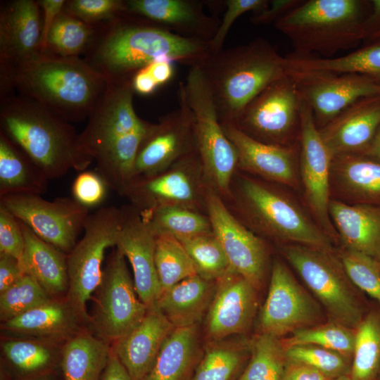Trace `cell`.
Instances as JSON below:
<instances>
[{
	"label": "cell",
	"mask_w": 380,
	"mask_h": 380,
	"mask_svg": "<svg viewBox=\"0 0 380 380\" xmlns=\"http://www.w3.org/2000/svg\"><path fill=\"white\" fill-rule=\"evenodd\" d=\"M210 53L208 42L182 37L127 10L98 25L82 58L107 80H132L154 61L201 67Z\"/></svg>",
	"instance_id": "cell-1"
},
{
	"label": "cell",
	"mask_w": 380,
	"mask_h": 380,
	"mask_svg": "<svg viewBox=\"0 0 380 380\" xmlns=\"http://www.w3.org/2000/svg\"><path fill=\"white\" fill-rule=\"evenodd\" d=\"M107 84L78 57L40 52L17 65L0 66V98L15 89L70 123L88 118Z\"/></svg>",
	"instance_id": "cell-2"
},
{
	"label": "cell",
	"mask_w": 380,
	"mask_h": 380,
	"mask_svg": "<svg viewBox=\"0 0 380 380\" xmlns=\"http://www.w3.org/2000/svg\"><path fill=\"white\" fill-rule=\"evenodd\" d=\"M132 80H109L79 134L84 153L108 188L125 196L134 177L139 146L154 124L140 118L133 105Z\"/></svg>",
	"instance_id": "cell-3"
},
{
	"label": "cell",
	"mask_w": 380,
	"mask_h": 380,
	"mask_svg": "<svg viewBox=\"0 0 380 380\" xmlns=\"http://www.w3.org/2000/svg\"><path fill=\"white\" fill-rule=\"evenodd\" d=\"M0 131L49 180L84 171L93 161L70 122L19 94L0 98Z\"/></svg>",
	"instance_id": "cell-4"
},
{
	"label": "cell",
	"mask_w": 380,
	"mask_h": 380,
	"mask_svg": "<svg viewBox=\"0 0 380 380\" xmlns=\"http://www.w3.org/2000/svg\"><path fill=\"white\" fill-rule=\"evenodd\" d=\"M286 56L266 39L210 53L201 68L222 125L233 124L262 90L286 73Z\"/></svg>",
	"instance_id": "cell-5"
},
{
	"label": "cell",
	"mask_w": 380,
	"mask_h": 380,
	"mask_svg": "<svg viewBox=\"0 0 380 380\" xmlns=\"http://www.w3.org/2000/svg\"><path fill=\"white\" fill-rule=\"evenodd\" d=\"M223 200L234 215L254 233L332 250L331 238L318 224L291 198L266 182L236 171Z\"/></svg>",
	"instance_id": "cell-6"
},
{
	"label": "cell",
	"mask_w": 380,
	"mask_h": 380,
	"mask_svg": "<svg viewBox=\"0 0 380 380\" xmlns=\"http://www.w3.org/2000/svg\"><path fill=\"white\" fill-rule=\"evenodd\" d=\"M370 5L365 0H303L274 26L291 41V54L329 58L362 42V24Z\"/></svg>",
	"instance_id": "cell-7"
},
{
	"label": "cell",
	"mask_w": 380,
	"mask_h": 380,
	"mask_svg": "<svg viewBox=\"0 0 380 380\" xmlns=\"http://www.w3.org/2000/svg\"><path fill=\"white\" fill-rule=\"evenodd\" d=\"M281 251L331 322L355 329L368 311L332 250L289 243L283 246Z\"/></svg>",
	"instance_id": "cell-8"
},
{
	"label": "cell",
	"mask_w": 380,
	"mask_h": 380,
	"mask_svg": "<svg viewBox=\"0 0 380 380\" xmlns=\"http://www.w3.org/2000/svg\"><path fill=\"white\" fill-rule=\"evenodd\" d=\"M183 88L192 114L196 150L205 177L210 186L224 199L237 171V151L220 122L209 84L201 68H189Z\"/></svg>",
	"instance_id": "cell-9"
},
{
	"label": "cell",
	"mask_w": 380,
	"mask_h": 380,
	"mask_svg": "<svg viewBox=\"0 0 380 380\" xmlns=\"http://www.w3.org/2000/svg\"><path fill=\"white\" fill-rule=\"evenodd\" d=\"M120 208L101 207L87 217L82 239L68 254V291L65 298L81 322H89L87 303L99 287L106 250L116 246Z\"/></svg>",
	"instance_id": "cell-10"
},
{
	"label": "cell",
	"mask_w": 380,
	"mask_h": 380,
	"mask_svg": "<svg viewBox=\"0 0 380 380\" xmlns=\"http://www.w3.org/2000/svg\"><path fill=\"white\" fill-rule=\"evenodd\" d=\"M300 106L296 84L286 73L257 95L232 125L262 143L296 146L299 144Z\"/></svg>",
	"instance_id": "cell-11"
},
{
	"label": "cell",
	"mask_w": 380,
	"mask_h": 380,
	"mask_svg": "<svg viewBox=\"0 0 380 380\" xmlns=\"http://www.w3.org/2000/svg\"><path fill=\"white\" fill-rule=\"evenodd\" d=\"M210 186L196 151L161 172L134 179L125 196L140 213L172 206L206 214L205 198Z\"/></svg>",
	"instance_id": "cell-12"
},
{
	"label": "cell",
	"mask_w": 380,
	"mask_h": 380,
	"mask_svg": "<svg viewBox=\"0 0 380 380\" xmlns=\"http://www.w3.org/2000/svg\"><path fill=\"white\" fill-rule=\"evenodd\" d=\"M0 204L37 236L68 254L84 231L89 208L68 197L53 201L32 194L0 196Z\"/></svg>",
	"instance_id": "cell-13"
},
{
	"label": "cell",
	"mask_w": 380,
	"mask_h": 380,
	"mask_svg": "<svg viewBox=\"0 0 380 380\" xmlns=\"http://www.w3.org/2000/svg\"><path fill=\"white\" fill-rule=\"evenodd\" d=\"M93 320L103 340L115 341L135 327L148 307L139 298L125 255L115 247L103 269Z\"/></svg>",
	"instance_id": "cell-14"
},
{
	"label": "cell",
	"mask_w": 380,
	"mask_h": 380,
	"mask_svg": "<svg viewBox=\"0 0 380 380\" xmlns=\"http://www.w3.org/2000/svg\"><path fill=\"white\" fill-rule=\"evenodd\" d=\"M318 129L355 101L380 94V80L363 75L286 67Z\"/></svg>",
	"instance_id": "cell-15"
},
{
	"label": "cell",
	"mask_w": 380,
	"mask_h": 380,
	"mask_svg": "<svg viewBox=\"0 0 380 380\" xmlns=\"http://www.w3.org/2000/svg\"><path fill=\"white\" fill-rule=\"evenodd\" d=\"M205 213L230 268L257 289H260L265 277L268 259L262 239L234 215L222 196L211 186L206 194Z\"/></svg>",
	"instance_id": "cell-16"
},
{
	"label": "cell",
	"mask_w": 380,
	"mask_h": 380,
	"mask_svg": "<svg viewBox=\"0 0 380 380\" xmlns=\"http://www.w3.org/2000/svg\"><path fill=\"white\" fill-rule=\"evenodd\" d=\"M179 107L160 117L142 141L134 163V179L153 176L196 150L193 118L180 82ZM133 179V180H134Z\"/></svg>",
	"instance_id": "cell-17"
},
{
	"label": "cell",
	"mask_w": 380,
	"mask_h": 380,
	"mask_svg": "<svg viewBox=\"0 0 380 380\" xmlns=\"http://www.w3.org/2000/svg\"><path fill=\"white\" fill-rule=\"evenodd\" d=\"M321 315L318 304L286 266L275 260L268 293L260 314V333L280 338L298 329L317 325Z\"/></svg>",
	"instance_id": "cell-18"
},
{
	"label": "cell",
	"mask_w": 380,
	"mask_h": 380,
	"mask_svg": "<svg viewBox=\"0 0 380 380\" xmlns=\"http://www.w3.org/2000/svg\"><path fill=\"white\" fill-rule=\"evenodd\" d=\"M331 160L312 111L301 99L299 163L305 198L319 226L330 238L337 235L329 214Z\"/></svg>",
	"instance_id": "cell-19"
},
{
	"label": "cell",
	"mask_w": 380,
	"mask_h": 380,
	"mask_svg": "<svg viewBox=\"0 0 380 380\" xmlns=\"http://www.w3.org/2000/svg\"><path fill=\"white\" fill-rule=\"evenodd\" d=\"M129 262L139 298L148 308L153 307L160 293L155 263L156 236L139 211L132 205L120 208L117 244Z\"/></svg>",
	"instance_id": "cell-20"
},
{
	"label": "cell",
	"mask_w": 380,
	"mask_h": 380,
	"mask_svg": "<svg viewBox=\"0 0 380 380\" xmlns=\"http://www.w3.org/2000/svg\"><path fill=\"white\" fill-rule=\"evenodd\" d=\"M257 290L232 269L217 279L206 318L208 338L219 341L246 331L256 311Z\"/></svg>",
	"instance_id": "cell-21"
},
{
	"label": "cell",
	"mask_w": 380,
	"mask_h": 380,
	"mask_svg": "<svg viewBox=\"0 0 380 380\" xmlns=\"http://www.w3.org/2000/svg\"><path fill=\"white\" fill-rule=\"evenodd\" d=\"M238 153L237 170L258 176L267 182L293 186L299 145L267 144L248 137L232 124L222 125Z\"/></svg>",
	"instance_id": "cell-22"
},
{
	"label": "cell",
	"mask_w": 380,
	"mask_h": 380,
	"mask_svg": "<svg viewBox=\"0 0 380 380\" xmlns=\"http://www.w3.org/2000/svg\"><path fill=\"white\" fill-rule=\"evenodd\" d=\"M380 127V94L361 98L340 112L323 127L320 136L332 158L361 153Z\"/></svg>",
	"instance_id": "cell-23"
},
{
	"label": "cell",
	"mask_w": 380,
	"mask_h": 380,
	"mask_svg": "<svg viewBox=\"0 0 380 380\" xmlns=\"http://www.w3.org/2000/svg\"><path fill=\"white\" fill-rule=\"evenodd\" d=\"M41 9L38 1L0 4V66H11L40 53Z\"/></svg>",
	"instance_id": "cell-24"
},
{
	"label": "cell",
	"mask_w": 380,
	"mask_h": 380,
	"mask_svg": "<svg viewBox=\"0 0 380 380\" xmlns=\"http://www.w3.org/2000/svg\"><path fill=\"white\" fill-rule=\"evenodd\" d=\"M198 0H126L127 10L184 37L210 41L221 20L204 11Z\"/></svg>",
	"instance_id": "cell-25"
},
{
	"label": "cell",
	"mask_w": 380,
	"mask_h": 380,
	"mask_svg": "<svg viewBox=\"0 0 380 380\" xmlns=\"http://www.w3.org/2000/svg\"><path fill=\"white\" fill-rule=\"evenodd\" d=\"M174 326L156 305L148 309L141 322L114 341L113 350L132 380H144Z\"/></svg>",
	"instance_id": "cell-26"
},
{
	"label": "cell",
	"mask_w": 380,
	"mask_h": 380,
	"mask_svg": "<svg viewBox=\"0 0 380 380\" xmlns=\"http://www.w3.org/2000/svg\"><path fill=\"white\" fill-rule=\"evenodd\" d=\"M329 214L345 249L380 260V207L331 200Z\"/></svg>",
	"instance_id": "cell-27"
},
{
	"label": "cell",
	"mask_w": 380,
	"mask_h": 380,
	"mask_svg": "<svg viewBox=\"0 0 380 380\" xmlns=\"http://www.w3.org/2000/svg\"><path fill=\"white\" fill-rule=\"evenodd\" d=\"M19 222L25 239L24 251L19 260L23 272L34 279L51 297L67 293L68 254Z\"/></svg>",
	"instance_id": "cell-28"
},
{
	"label": "cell",
	"mask_w": 380,
	"mask_h": 380,
	"mask_svg": "<svg viewBox=\"0 0 380 380\" xmlns=\"http://www.w3.org/2000/svg\"><path fill=\"white\" fill-rule=\"evenodd\" d=\"M350 203L380 207V158L361 153L334 157L331 179Z\"/></svg>",
	"instance_id": "cell-29"
},
{
	"label": "cell",
	"mask_w": 380,
	"mask_h": 380,
	"mask_svg": "<svg viewBox=\"0 0 380 380\" xmlns=\"http://www.w3.org/2000/svg\"><path fill=\"white\" fill-rule=\"evenodd\" d=\"M81 321L65 300L51 301L1 324L7 332L45 342L66 341L80 331Z\"/></svg>",
	"instance_id": "cell-30"
},
{
	"label": "cell",
	"mask_w": 380,
	"mask_h": 380,
	"mask_svg": "<svg viewBox=\"0 0 380 380\" xmlns=\"http://www.w3.org/2000/svg\"><path fill=\"white\" fill-rule=\"evenodd\" d=\"M215 288V281L194 275L162 292L156 305L175 328L196 325L208 310Z\"/></svg>",
	"instance_id": "cell-31"
},
{
	"label": "cell",
	"mask_w": 380,
	"mask_h": 380,
	"mask_svg": "<svg viewBox=\"0 0 380 380\" xmlns=\"http://www.w3.org/2000/svg\"><path fill=\"white\" fill-rule=\"evenodd\" d=\"M110 351L105 340L81 331L61 351L64 380H101Z\"/></svg>",
	"instance_id": "cell-32"
},
{
	"label": "cell",
	"mask_w": 380,
	"mask_h": 380,
	"mask_svg": "<svg viewBox=\"0 0 380 380\" xmlns=\"http://www.w3.org/2000/svg\"><path fill=\"white\" fill-rule=\"evenodd\" d=\"M8 374L13 380H42L61 365V356L48 342L34 339H13L1 344Z\"/></svg>",
	"instance_id": "cell-33"
},
{
	"label": "cell",
	"mask_w": 380,
	"mask_h": 380,
	"mask_svg": "<svg viewBox=\"0 0 380 380\" xmlns=\"http://www.w3.org/2000/svg\"><path fill=\"white\" fill-rule=\"evenodd\" d=\"M48 182L29 158L0 131V196L42 195L48 190Z\"/></svg>",
	"instance_id": "cell-34"
},
{
	"label": "cell",
	"mask_w": 380,
	"mask_h": 380,
	"mask_svg": "<svg viewBox=\"0 0 380 380\" xmlns=\"http://www.w3.org/2000/svg\"><path fill=\"white\" fill-rule=\"evenodd\" d=\"M197 349L196 325L174 328L144 380H182L195 359Z\"/></svg>",
	"instance_id": "cell-35"
},
{
	"label": "cell",
	"mask_w": 380,
	"mask_h": 380,
	"mask_svg": "<svg viewBox=\"0 0 380 380\" xmlns=\"http://www.w3.org/2000/svg\"><path fill=\"white\" fill-rule=\"evenodd\" d=\"M287 66L299 69L321 70L336 73L366 75L380 80V41L336 58L286 56Z\"/></svg>",
	"instance_id": "cell-36"
},
{
	"label": "cell",
	"mask_w": 380,
	"mask_h": 380,
	"mask_svg": "<svg viewBox=\"0 0 380 380\" xmlns=\"http://www.w3.org/2000/svg\"><path fill=\"white\" fill-rule=\"evenodd\" d=\"M355 329L351 380H380V308L368 311Z\"/></svg>",
	"instance_id": "cell-37"
},
{
	"label": "cell",
	"mask_w": 380,
	"mask_h": 380,
	"mask_svg": "<svg viewBox=\"0 0 380 380\" xmlns=\"http://www.w3.org/2000/svg\"><path fill=\"white\" fill-rule=\"evenodd\" d=\"M140 214L155 236L165 234L180 239L213 234L210 219L203 213L165 206Z\"/></svg>",
	"instance_id": "cell-38"
},
{
	"label": "cell",
	"mask_w": 380,
	"mask_h": 380,
	"mask_svg": "<svg viewBox=\"0 0 380 380\" xmlns=\"http://www.w3.org/2000/svg\"><path fill=\"white\" fill-rule=\"evenodd\" d=\"M97 27L62 10L49 34L46 52L63 57L80 58L90 46Z\"/></svg>",
	"instance_id": "cell-39"
},
{
	"label": "cell",
	"mask_w": 380,
	"mask_h": 380,
	"mask_svg": "<svg viewBox=\"0 0 380 380\" xmlns=\"http://www.w3.org/2000/svg\"><path fill=\"white\" fill-rule=\"evenodd\" d=\"M155 263L160 294L178 282L198 274L182 243L170 234L156 236Z\"/></svg>",
	"instance_id": "cell-40"
},
{
	"label": "cell",
	"mask_w": 380,
	"mask_h": 380,
	"mask_svg": "<svg viewBox=\"0 0 380 380\" xmlns=\"http://www.w3.org/2000/svg\"><path fill=\"white\" fill-rule=\"evenodd\" d=\"M286 362L281 339L260 333L253 341L251 360L238 380H281Z\"/></svg>",
	"instance_id": "cell-41"
},
{
	"label": "cell",
	"mask_w": 380,
	"mask_h": 380,
	"mask_svg": "<svg viewBox=\"0 0 380 380\" xmlns=\"http://www.w3.org/2000/svg\"><path fill=\"white\" fill-rule=\"evenodd\" d=\"M282 340L284 348L297 345H313L353 357L355 329L330 322L298 329Z\"/></svg>",
	"instance_id": "cell-42"
},
{
	"label": "cell",
	"mask_w": 380,
	"mask_h": 380,
	"mask_svg": "<svg viewBox=\"0 0 380 380\" xmlns=\"http://www.w3.org/2000/svg\"><path fill=\"white\" fill-rule=\"evenodd\" d=\"M179 240L201 277L216 281L231 269L227 255L213 234Z\"/></svg>",
	"instance_id": "cell-43"
},
{
	"label": "cell",
	"mask_w": 380,
	"mask_h": 380,
	"mask_svg": "<svg viewBox=\"0 0 380 380\" xmlns=\"http://www.w3.org/2000/svg\"><path fill=\"white\" fill-rule=\"evenodd\" d=\"M51 298L34 279L25 274L0 293V319L8 321L51 301Z\"/></svg>",
	"instance_id": "cell-44"
},
{
	"label": "cell",
	"mask_w": 380,
	"mask_h": 380,
	"mask_svg": "<svg viewBox=\"0 0 380 380\" xmlns=\"http://www.w3.org/2000/svg\"><path fill=\"white\" fill-rule=\"evenodd\" d=\"M285 348L286 357L310 366L327 378L349 374L348 357L331 350L313 345H297Z\"/></svg>",
	"instance_id": "cell-45"
},
{
	"label": "cell",
	"mask_w": 380,
	"mask_h": 380,
	"mask_svg": "<svg viewBox=\"0 0 380 380\" xmlns=\"http://www.w3.org/2000/svg\"><path fill=\"white\" fill-rule=\"evenodd\" d=\"M243 357L241 347L220 344L205 354L191 380H230L239 367Z\"/></svg>",
	"instance_id": "cell-46"
},
{
	"label": "cell",
	"mask_w": 380,
	"mask_h": 380,
	"mask_svg": "<svg viewBox=\"0 0 380 380\" xmlns=\"http://www.w3.org/2000/svg\"><path fill=\"white\" fill-rule=\"evenodd\" d=\"M340 260L353 285L374 299L380 308L379 261L364 253L344 249Z\"/></svg>",
	"instance_id": "cell-47"
},
{
	"label": "cell",
	"mask_w": 380,
	"mask_h": 380,
	"mask_svg": "<svg viewBox=\"0 0 380 380\" xmlns=\"http://www.w3.org/2000/svg\"><path fill=\"white\" fill-rule=\"evenodd\" d=\"M63 11L86 23L99 25L127 11L126 0H69Z\"/></svg>",
	"instance_id": "cell-48"
},
{
	"label": "cell",
	"mask_w": 380,
	"mask_h": 380,
	"mask_svg": "<svg viewBox=\"0 0 380 380\" xmlns=\"http://www.w3.org/2000/svg\"><path fill=\"white\" fill-rule=\"evenodd\" d=\"M269 4V0L223 1L226 10L215 34L208 42L210 53H217L223 49L227 35L239 17L247 12H252V13L259 12L265 9Z\"/></svg>",
	"instance_id": "cell-49"
},
{
	"label": "cell",
	"mask_w": 380,
	"mask_h": 380,
	"mask_svg": "<svg viewBox=\"0 0 380 380\" xmlns=\"http://www.w3.org/2000/svg\"><path fill=\"white\" fill-rule=\"evenodd\" d=\"M25 247V239L19 220L0 204V253L18 260Z\"/></svg>",
	"instance_id": "cell-50"
},
{
	"label": "cell",
	"mask_w": 380,
	"mask_h": 380,
	"mask_svg": "<svg viewBox=\"0 0 380 380\" xmlns=\"http://www.w3.org/2000/svg\"><path fill=\"white\" fill-rule=\"evenodd\" d=\"M107 188L97 172L82 171L73 182L72 193L73 198L89 208L99 205L103 201Z\"/></svg>",
	"instance_id": "cell-51"
},
{
	"label": "cell",
	"mask_w": 380,
	"mask_h": 380,
	"mask_svg": "<svg viewBox=\"0 0 380 380\" xmlns=\"http://www.w3.org/2000/svg\"><path fill=\"white\" fill-rule=\"evenodd\" d=\"M303 0H270L263 10L252 13L250 21L255 25L275 23L280 18L292 11Z\"/></svg>",
	"instance_id": "cell-52"
},
{
	"label": "cell",
	"mask_w": 380,
	"mask_h": 380,
	"mask_svg": "<svg viewBox=\"0 0 380 380\" xmlns=\"http://www.w3.org/2000/svg\"><path fill=\"white\" fill-rule=\"evenodd\" d=\"M41 9L40 52L46 51L48 36L59 13L66 2L65 0H39Z\"/></svg>",
	"instance_id": "cell-53"
},
{
	"label": "cell",
	"mask_w": 380,
	"mask_h": 380,
	"mask_svg": "<svg viewBox=\"0 0 380 380\" xmlns=\"http://www.w3.org/2000/svg\"><path fill=\"white\" fill-rule=\"evenodd\" d=\"M25 274L18 259L0 253V293L8 289Z\"/></svg>",
	"instance_id": "cell-54"
},
{
	"label": "cell",
	"mask_w": 380,
	"mask_h": 380,
	"mask_svg": "<svg viewBox=\"0 0 380 380\" xmlns=\"http://www.w3.org/2000/svg\"><path fill=\"white\" fill-rule=\"evenodd\" d=\"M370 4L362 24L363 45L380 41V0H372Z\"/></svg>",
	"instance_id": "cell-55"
},
{
	"label": "cell",
	"mask_w": 380,
	"mask_h": 380,
	"mask_svg": "<svg viewBox=\"0 0 380 380\" xmlns=\"http://www.w3.org/2000/svg\"><path fill=\"white\" fill-rule=\"evenodd\" d=\"M328 379L317 369L306 365L286 359L281 380H326Z\"/></svg>",
	"instance_id": "cell-56"
},
{
	"label": "cell",
	"mask_w": 380,
	"mask_h": 380,
	"mask_svg": "<svg viewBox=\"0 0 380 380\" xmlns=\"http://www.w3.org/2000/svg\"><path fill=\"white\" fill-rule=\"evenodd\" d=\"M173 61L163 59L154 61L145 67L158 87L169 82L174 75Z\"/></svg>",
	"instance_id": "cell-57"
},
{
	"label": "cell",
	"mask_w": 380,
	"mask_h": 380,
	"mask_svg": "<svg viewBox=\"0 0 380 380\" xmlns=\"http://www.w3.org/2000/svg\"><path fill=\"white\" fill-rule=\"evenodd\" d=\"M101 380H132L112 347Z\"/></svg>",
	"instance_id": "cell-58"
},
{
	"label": "cell",
	"mask_w": 380,
	"mask_h": 380,
	"mask_svg": "<svg viewBox=\"0 0 380 380\" xmlns=\"http://www.w3.org/2000/svg\"><path fill=\"white\" fill-rule=\"evenodd\" d=\"M132 85L134 91L141 95L151 94L158 87L145 66L134 73Z\"/></svg>",
	"instance_id": "cell-59"
},
{
	"label": "cell",
	"mask_w": 380,
	"mask_h": 380,
	"mask_svg": "<svg viewBox=\"0 0 380 380\" xmlns=\"http://www.w3.org/2000/svg\"><path fill=\"white\" fill-rule=\"evenodd\" d=\"M361 154L380 158V127L369 145Z\"/></svg>",
	"instance_id": "cell-60"
},
{
	"label": "cell",
	"mask_w": 380,
	"mask_h": 380,
	"mask_svg": "<svg viewBox=\"0 0 380 380\" xmlns=\"http://www.w3.org/2000/svg\"><path fill=\"white\" fill-rule=\"evenodd\" d=\"M326 380H351L349 374L342 375L334 378H328Z\"/></svg>",
	"instance_id": "cell-61"
},
{
	"label": "cell",
	"mask_w": 380,
	"mask_h": 380,
	"mask_svg": "<svg viewBox=\"0 0 380 380\" xmlns=\"http://www.w3.org/2000/svg\"><path fill=\"white\" fill-rule=\"evenodd\" d=\"M379 269H380V260H379Z\"/></svg>",
	"instance_id": "cell-62"
},
{
	"label": "cell",
	"mask_w": 380,
	"mask_h": 380,
	"mask_svg": "<svg viewBox=\"0 0 380 380\" xmlns=\"http://www.w3.org/2000/svg\"><path fill=\"white\" fill-rule=\"evenodd\" d=\"M42 380H49V379H42Z\"/></svg>",
	"instance_id": "cell-63"
}]
</instances>
